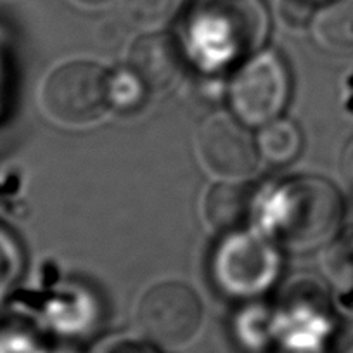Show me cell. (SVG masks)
Instances as JSON below:
<instances>
[{
    "instance_id": "cell-1",
    "label": "cell",
    "mask_w": 353,
    "mask_h": 353,
    "mask_svg": "<svg viewBox=\"0 0 353 353\" xmlns=\"http://www.w3.org/2000/svg\"><path fill=\"white\" fill-rule=\"evenodd\" d=\"M343 201L324 179L301 176L279 185L269 205V229L281 243L310 250L338 232Z\"/></svg>"
},
{
    "instance_id": "cell-2",
    "label": "cell",
    "mask_w": 353,
    "mask_h": 353,
    "mask_svg": "<svg viewBox=\"0 0 353 353\" xmlns=\"http://www.w3.org/2000/svg\"><path fill=\"white\" fill-rule=\"evenodd\" d=\"M110 106V73L92 61L61 64L40 88L43 114L63 127L94 123Z\"/></svg>"
},
{
    "instance_id": "cell-3",
    "label": "cell",
    "mask_w": 353,
    "mask_h": 353,
    "mask_svg": "<svg viewBox=\"0 0 353 353\" xmlns=\"http://www.w3.org/2000/svg\"><path fill=\"white\" fill-rule=\"evenodd\" d=\"M265 28L267 19L256 0H199L191 35L199 49L206 47V57L220 50V59H225L256 49Z\"/></svg>"
},
{
    "instance_id": "cell-4",
    "label": "cell",
    "mask_w": 353,
    "mask_h": 353,
    "mask_svg": "<svg viewBox=\"0 0 353 353\" xmlns=\"http://www.w3.org/2000/svg\"><path fill=\"white\" fill-rule=\"evenodd\" d=\"M290 71L279 52L263 50L239 68L229 87L234 117L261 127L281 117L290 99Z\"/></svg>"
},
{
    "instance_id": "cell-5",
    "label": "cell",
    "mask_w": 353,
    "mask_h": 353,
    "mask_svg": "<svg viewBox=\"0 0 353 353\" xmlns=\"http://www.w3.org/2000/svg\"><path fill=\"white\" fill-rule=\"evenodd\" d=\"M139 327L163 348L189 345L203 324L198 294L182 283H161L142 296L137 310Z\"/></svg>"
},
{
    "instance_id": "cell-6",
    "label": "cell",
    "mask_w": 353,
    "mask_h": 353,
    "mask_svg": "<svg viewBox=\"0 0 353 353\" xmlns=\"http://www.w3.org/2000/svg\"><path fill=\"white\" fill-rule=\"evenodd\" d=\"M196 151L203 166L225 181L250 176L260 161L256 141L246 125L225 111L212 113L199 123Z\"/></svg>"
},
{
    "instance_id": "cell-7",
    "label": "cell",
    "mask_w": 353,
    "mask_h": 353,
    "mask_svg": "<svg viewBox=\"0 0 353 353\" xmlns=\"http://www.w3.org/2000/svg\"><path fill=\"white\" fill-rule=\"evenodd\" d=\"M279 258L269 241L254 234L230 236L215 258L219 286L234 296H254L263 293L277 277Z\"/></svg>"
},
{
    "instance_id": "cell-8",
    "label": "cell",
    "mask_w": 353,
    "mask_h": 353,
    "mask_svg": "<svg viewBox=\"0 0 353 353\" xmlns=\"http://www.w3.org/2000/svg\"><path fill=\"white\" fill-rule=\"evenodd\" d=\"M130 68L145 87L154 90L170 87L181 71V54L175 40L163 33L141 37L130 50Z\"/></svg>"
},
{
    "instance_id": "cell-9",
    "label": "cell",
    "mask_w": 353,
    "mask_h": 353,
    "mask_svg": "<svg viewBox=\"0 0 353 353\" xmlns=\"http://www.w3.org/2000/svg\"><path fill=\"white\" fill-rule=\"evenodd\" d=\"M253 191L248 185L220 182L205 198V220L215 230H241L253 210Z\"/></svg>"
},
{
    "instance_id": "cell-10",
    "label": "cell",
    "mask_w": 353,
    "mask_h": 353,
    "mask_svg": "<svg viewBox=\"0 0 353 353\" xmlns=\"http://www.w3.org/2000/svg\"><path fill=\"white\" fill-rule=\"evenodd\" d=\"M315 46L332 56H353V0H336L319 9L310 23Z\"/></svg>"
},
{
    "instance_id": "cell-11",
    "label": "cell",
    "mask_w": 353,
    "mask_h": 353,
    "mask_svg": "<svg viewBox=\"0 0 353 353\" xmlns=\"http://www.w3.org/2000/svg\"><path fill=\"white\" fill-rule=\"evenodd\" d=\"M254 141L260 158L276 166L294 161L303 148L300 127L294 121L281 117L261 125Z\"/></svg>"
},
{
    "instance_id": "cell-12",
    "label": "cell",
    "mask_w": 353,
    "mask_h": 353,
    "mask_svg": "<svg viewBox=\"0 0 353 353\" xmlns=\"http://www.w3.org/2000/svg\"><path fill=\"white\" fill-rule=\"evenodd\" d=\"M181 0H114L118 14L127 25L142 32H154L176 11Z\"/></svg>"
},
{
    "instance_id": "cell-13",
    "label": "cell",
    "mask_w": 353,
    "mask_h": 353,
    "mask_svg": "<svg viewBox=\"0 0 353 353\" xmlns=\"http://www.w3.org/2000/svg\"><path fill=\"white\" fill-rule=\"evenodd\" d=\"M145 83L134 70H120L110 74V103L120 110L135 108L144 97Z\"/></svg>"
},
{
    "instance_id": "cell-14",
    "label": "cell",
    "mask_w": 353,
    "mask_h": 353,
    "mask_svg": "<svg viewBox=\"0 0 353 353\" xmlns=\"http://www.w3.org/2000/svg\"><path fill=\"white\" fill-rule=\"evenodd\" d=\"M343 170H345L343 175H345L353 185V142L350 144V148L346 149V154L343 156Z\"/></svg>"
},
{
    "instance_id": "cell-15",
    "label": "cell",
    "mask_w": 353,
    "mask_h": 353,
    "mask_svg": "<svg viewBox=\"0 0 353 353\" xmlns=\"http://www.w3.org/2000/svg\"><path fill=\"white\" fill-rule=\"evenodd\" d=\"M74 2H78V4H81V6H97V4H103V2H106V0H74Z\"/></svg>"
},
{
    "instance_id": "cell-16",
    "label": "cell",
    "mask_w": 353,
    "mask_h": 353,
    "mask_svg": "<svg viewBox=\"0 0 353 353\" xmlns=\"http://www.w3.org/2000/svg\"><path fill=\"white\" fill-rule=\"evenodd\" d=\"M343 353H353V343H350V345L346 346V350Z\"/></svg>"
}]
</instances>
